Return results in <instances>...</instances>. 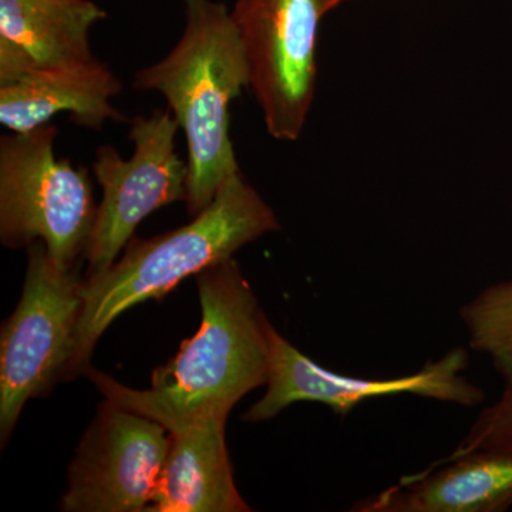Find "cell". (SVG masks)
I'll return each instance as SVG.
<instances>
[{"label":"cell","instance_id":"obj_4","mask_svg":"<svg viewBox=\"0 0 512 512\" xmlns=\"http://www.w3.org/2000/svg\"><path fill=\"white\" fill-rule=\"evenodd\" d=\"M57 128L47 123L0 140V239L8 248L42 241L63 269H76L97 207L83 167L57 158Z\"/></svg>","mask_w":512,"mask_h":512},{"label":"cell","instance_id":"obj_14","mask_svg":"<svg viewBox=\"0 0 512 512\" xmlns=\"http://www.w3.org/2000/svg\"><path fill=\"white\" fill-rule=\"evenodd\" d=\"M460 315L471 349L490 357L505 387H512V281L484 289Z\"/></svg>","mask_w":512,"mask_h":512},{"label":"cell","instance_id":"obj_5","mask_svg":"<svg viewBox=\"0 0 512 512\" xmlns=\"http://www.w3.org/2000/svg\"><path fill=\"white\" fill-rule=\"evenodd\" d=\"M84 279L53 262L42 241L28 247L25 285L0 338V437L18 423L26 402L49 392L72 365L83 311Z\"/></svg>","mask_w":512,"mask_h":512},{"label":"cell","instance_id":"obj_11","mask_svg":"<svg viewBox=\"0 0 512 512\" xmlns=\"http://www.w3.org/2000/svg\"><path fill=\"white\" fill-rule=\"evenodd\" d=\"M121 82L97 59L67 66L35 67L0 84V123L25 133L70 114L79 126L100 130L107 121H127L113 106Z\"/></svg>","mask_w":512,"mask_h":512},{"label":"cell","instance_id":"obj_2","mask_svg":"<svg viewBox=\"0 0 512 512\" xmlns=\"http://www.w3.org/2000/svg\"><path fill=\"white\" fill-rule=\"evenodd\" d=\"M279 229L272 208L238 170L190 224L154 238L131 239L110 268L84 279L69 377L86 369L97 340L128 309L163 298L184 279L231 259L238 249Z\"/></svg>","mask_w":512,"mask_h":512},{"label":"cell","instance_id":"obj_7","mask_svg":"<svg viewBox=\"0 0 512 512\" xmlns=\"http://www.w3.org/2000/svg\"><path fill=\"white\" fill-rule=\"evenodd\" d=\"M231 15L266 130L298 140L315 99L322 0H237Z\"/></svg>","mask_w":512,"mask_h":512},{"label":"cell","instance_id":"obj_10","mask_svg":"<svg viewBox=\"0 0 512 512\" xmlns=\"http://www.w3.org/2000/svg\"><path fill=\"white\" fill-rule=\"evenodd\" d=\"M225 414H208L165 424L167 457L151 512H248L234 480Z\"/></svg>","mask_w":512,"mask_h":512},{"label":"cell","instance_id":"obj_16","mask_svg":"<svg viewBox=\"0 0 512 512\" xmlns=\"http://www.w3.org/2000/svg\"><path fill=\"white\" fill-rule=\"evenodd\" d=\"M345 2V0H322V8L323 12L326 13L330 12V10L338 8L339 5H342V3Z\"/></svg>","mask_w":512,"mask_h":512},{"label":"cell","instance_id":"obj_13","mask_svg":"<svg viewBox=\"0 0 512 512\" xmlns=\"http://www.w3.org/2000/svg\"><path fill=\"white\" fill-rule=\"evenodd\" d=\"M106 18L92 0H0V84L35 67L96 59L90 32Z\"/></svg>","mask_w":512,"mask_h":512},{"label":"cell","instance_id":"obj_15","mask_svg":"<svg viewBox=\"0 0 512 512\" xmlns=\"http://www.w3.org/2000/svg\"><path fill=\"white\" fill-rule=\"evenodd\" d=\"M474 451H512V387H505L503 396L481 412L466 439L447 458Z\"/></svg>","mask_w":512,"mask_h":512},{"label":"cell","instance_id":"obj_12","mask_svg":"<svg viewBox=\"0 0 512 512\" xmlns=\"http://www.w3.org/2000/svg\"><path fill=\"white\" fill-rule=\"evenodd\" d=\"M511 505L512 451H474L404 477L352 511L501 512Z\"/></svg>","mask_w":512,"mask_h":512},{"label":"cell","instance_id":"obj_1","mask_svg":"<svg viewBox=\"0 0 512 512\" xmlns=\"http://www.w3.org/2000/svg\"><path fill=\"white\" fill-rule=\"evenodd\" d=\"M202 320L167 363L153 372L148 390L130 389L87 366L107 400L158 421L229 416L249 392L266 384L274 326L234 258L197 275Z\"/></svg>","mask_w":512,"mask_h":512},{"label":"cell","instance_id":"obj_3","mask_svg":"<svg viewBox=\"0 0 512 512\" xmlns=\"http://www.w3.org/2000/svg\"><path fill=\"white\" fill-rule=\"evenodd\" d=\"M184 30L160 62L138 70L134 87L167 100L188 148L187 204L191 217L217 197L239 170L229 137V106L249 87V67L227 6L215 0H183Z\"/></svg>","mask_w":512,"mask_h":512},{"label":"cell","instance_id":"obj_8","mask_svg":"<svg viewBox=\"0 0 512 512\" xmlns=\"http://www.w3.org/2000/svg\"><path fill=\"white\" fill-rule=\"evenodd\" d=\"M170 433L158 421L107 400L84 434L69 470L66 512L148 511Z\"/></svg>","mask_w":512,"mask_h":512},{"label":"cell","instance_id":"obj_9","mask_svg":"<svg viewBox=\"0 0 512 512\" xmlns=\"http://www.w3.org/2000/svg\"><path fill=\"white\" fill-rule=\"evenodd\" d=\"M467 366V350L456 348L413 375L396 379L343 376L313 362L274 328L269 346L268 389L244 419L252 423L271 420L299 402L322 403L345 417L365 400L399 394L474 407L484 402L485 394L461 375Z\"/></svg>","mask_w":512,"mask_h":512},{"label":"cell","instance_id":"obj_6","mask_svg":"<svg viewBox=\"0 0 512 512\" xmlns=\"http://www.w3.org/2000/svg\"><path fill=\"white\" fill-rule=\"evenodd\" d=\"M178 126L171 110L131 120L133 157L124 160L110 144L97 148L93 171L103 190L83 258L87 278L110 268L151 212L187 198L188 164L178 156Z\"/></svg>","mask_w":512,"mask_h":512}]
</instances>
